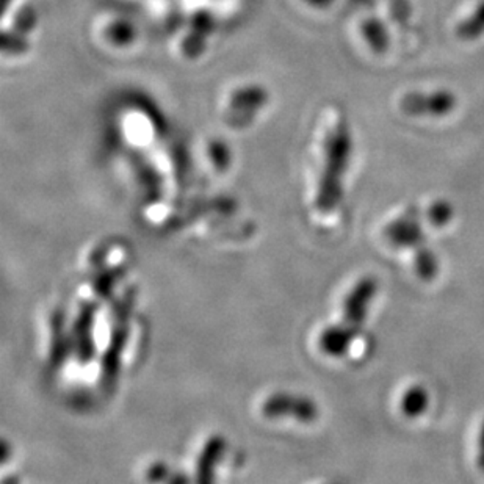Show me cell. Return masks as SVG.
Segmentation results:
<instances>
[{"label":"cell","mask_w":484,"mask_h":484,"mask_svg":"<svg viewBox=\"0 0 484 484\" xmlns=\"http://www.w3.org/2000/svg\"><path fill=\"white\" fill-rule=\"evenodd\" d=\"M353 141L347 123L341 121L329 133L327 141V165L321 176L319 206L321 210H333L342 199V179L347 171Z\"/></svg>","instance_id":"6da1fadb"},{"label":"cell","mask_w":484,"mask_h":484,"mask_svg":"<svg viewBox=\"0 0 484 484\" xmlns=\"http://www.w3.org/2000/svg\"><path fill=\"white\" fill-rule=\"evenodd\" d=\"M458 107V96L447 88L409 92L399 99V110L413 118H444Z\"/></svg>","instance_id":"7a4b0ae2"},{"label":"cell","mask_w":484,"mask_h":484,"mask_svg":"<svg viewBox=\"0 0 484 484\" xmlns=\"http://www.w3.org/2000/svg\"><path fill=\"white\" fill-rule=\"evenodd\" d=\"M384 237L393 248L415 249L426 245L425 232L420 222V210L415 206H409L403 216L387 224Z\"/></svg>","instance_id":"3957f363"},{"label":"cell","mask_w":484,"mask_h":484,"mask_svg":"<svg viewBox=\"0 0 484 484\" xmlns=\"http://www.w3.org/2000/svg\"><path fill=\"white\" fill-rule=\"evenodd\" d=\"M378 292V282L374 278H362L353 290L348 294L343 302V325L356 334L366 323L370 302H374L375 294Z\"/></svg>","instance_id":"277c9868"},{"label":"cell","mask_w":484,"mask_h":484,"mask_svg":"<svg viewBox=\"0 0 484 484\" xmlns=\"http://www.w3.org/2000/svg\"><path fill=\"white\" fill-rule=\"evenodd\" d=\"M356 335L358 334L345 327L343 323L327 327V331L321 334V350L329 356H343L347 353L351 342L356 339Z\"/></svg>","instance_id":"5b68a950"},{"label":"cell","mask_w":484,"mask_h":484,"mask_svg":"<svg viewBox=\"0 0 484 484\" xmlns=\"http://www.w3.org/2000/svg\"><path fill=\"white\" fill-rule=\"evenodd\" d=\"M455 36L463 43H473L484 36V0H480L472 13L459 20L455 27Z\"/></svg>","instance_id":"8992f818"},{"label":"cell","mask_w":484,"mask_h":484,"mask_svg":"<svg viewBox=\"0 0 484 484\" xmlns=\"http://www.w3.org/2000/svg\"><path fill=\"white\" fill-rule=\"evenodd\" d=\"M360 35L375 53H386L391 47V33L378 18H367L360 24Z\"/></svg>","instance_id":"52a82bcc"},{"label":"cell","mask_w":484,"mask_h":484,"mask_svg":"<svg viewBox=\"0 0 484 484\" xmlns=\"http://www.w3.org/2000/svg\"><path fill=\"white\" fill-rule=\"evenodd\" d=\"M401 411L409 419L424 415L430 406V393L424 386L409 387L401 399Z\"/></svg>","instance_id":"ba28073f"},{"label":"cell","mask_w":484,"mask_h":484,"mask_svg":"<svg viewBox=\"0 0 484 484\" xmlns=\"http://www.w3.org/2000/svg\"><path fill=\"white\" fill-rule=\"evenodd\" d=\"M414 269L420 279L424 281H432L439 271V261L436 254L432 249L428 248V245H422L420 248L414 251Z\"/></svg>","instance_id":"9c48e42d"},{"label":"cell","mask_w":484,"mask_h":484,"mask_svg":"<svg viewBox=\"0 0 484 484\" xmlns=\"http://www.w3.org/2000/svg\"><path fill=\"white\" fill-rule=\"evenodd\" d=\"M453 215H455V209H453L452 204L445 199H438L428 207L426 216H428V222L434 228H444L448 222H452Z\"/></svg>","instance_id":"30bf717a"},{"label":"cell","mask_w":484,"mask_h":484,"mask_svg":"<svg viewBox=\"0 0 484 484\" xmlns=\"http://www.w3.org/2000/svg\"><path fill=\"white\" fill-rule=\"evenodd\" d=\"M393 18L399 22H405L411 14V4L409 0H389Z\"/></svg>","instance_id":"8fae6325"},{"label":"cell","mask_w":484,"mask_h":484,"mask_svg":"<svg viewBox=\"0 0 484 484\" xmlns=\"http://www.w3.org/2000/svg\"><path fill=\"white\" fill-rule=\"evenodd\" d=\"M477 464L480 471L484 472V422L480 432V439H478V456Z\"/></svg>","instance_id":"7c38bea8"},{"label":"cell","mask_w":484,"mask_h":484,"mask_svg":"<svg viewBox=\"0 0 484 484\" xmlns=\"http://www.w3.org/2000/svg\"><path fill=\"white\" fill-rule=\"evenodd\" d=\"M312 5H315V7H329L331 4H333L334 0H309Z\"/></svg>","instance_id":"4fadbf2b"}]
</instances>
